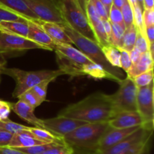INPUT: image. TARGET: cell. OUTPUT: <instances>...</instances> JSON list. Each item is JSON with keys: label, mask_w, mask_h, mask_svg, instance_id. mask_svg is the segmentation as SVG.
Wrapping results in <instances>:
<instances>
[{"label": "cell", "mask_w": 154, "mask_h": 154, "mask_svg": "<svg viewBox=\"0 0 154 154\" xmlns=\"http://www.w3.org/2000/svg\"><path fill=\"white\" fill-rule=\"evenodd\" d=\"M90 2L93 4V7L95 8L96 11L102 20H108V12L107 11L105 5L101 2L100 0H90Z\"/></svg>", "instance_id": "40"}, {"label": "cell", "mask_w": 154, "mask_h": 154, "mask_svg": "<svg viewBox=\"0 0 154 154\" xmlns=\"http://www.w3.org/2000/svg\"><path fill=\"white\" fill-rule=\"evenodd\" d=\"M55 53L57 56V62L59 66V69L62 71L65 75H69L72 78L84 76V72H83L84 66H80L75 64V63L69 60L59 52L55 51Z\"/></svg>", "instance_id": "22"}, {"label": "cell", "mask_w": 154, "mask_h": 154, "mask_svg": "<svg viewBox=\"0 0 154 154\" xmlns=\"http://www.w3.org/2000/svg\"><path fill=\"white\" fill-rule=\"evenodd\" d=\"M108 127V122L87 123L65 135L63 141L73 149L74 152L93 153L97 151L98 143Z\"/></svg>", "instance_id": "2"}, {"label": "cell", "mask_w": 154, "mask_h": 154, "mask_svg": "<svg viewBox=\"0 0 154 154\" xmlns=\"http://www.w3.org/2000/svg\"><path fill=\"white\" fill-rule=\"evenodd\" d=\"M24 19L25 18L17 14L14 12L0 5V22H2V21H19Z\"/></svg>", "instance_id": "36"}, {"label": "cell", "mask_w": 154, "mask_h": 154, "mask_svg": "<svg viewBox=\"0 0 154 154\" xmlns=\"http://www.w3.org/2000/svg\"><path fill=\"white\" fill-rule=\"evenodd\" d=\"M137 87H146L153 81V69L141 74L133 79Z\"/></svg>", "instance_id": "34"}, {"label": "cell", "mask_w": 154, "mask_h": 154, "mask_svg": "<svg viewBox=\"0 0 154 154\" xmlns=\"http://www.w3.org/2000/svg\"><path fill=\"white\" fill-rule=\"evenodd\" d=\"M43 154H74V150L66 144H59L48 149Z\"/></svg>", "instance_id": "38"}, {"label": "cell", "mask_w": 154, "mask_h": 154, "mask_svg": "<svg viewBox=\"0 0 154 154\" xmlns=\"http://www.w3.org/2000/svg\"><path fill=\"white\" fill-rule=\"evenodd\" d=\"M45 50L26 38L0 32V55L8 57L20 56L29 50Z\"/></svg>", "instance_id": "7"}, {"label": "cell", "mask_w": 154, "mask_h": 154, "mask_svg": "<svg viewBox=\"0 0 154 154\" xmlns=\"http://www.w3.org/2000/svg\"><path fill=\"white\" fill-rule=\"evenodd\" d=\"M101 49L108 63L113 67L120 69V52L119 48L108 45L102 47Z\"/></svg>", "instance_id": "25"}, {"label": "cell", "mask_w": 154, "mask_h": 154, "mask_svg": "<svg viewBox=\"0 0 154 154\" xmlns=\"http://www.w3.org/2000/svg\"><path fill=\"white\" fill-rule=\"evenodd\" d=\"M119 50L120 52V69H123L126 73L132 67V63L131 61L129 52L121 48H119Z\"/></svg>", "instance_id": "39"}, {"label": "cell", "mask_w": 154, "mask_h": 154, "mask_svg": "<svg viewBox=\"0 0 154 154\" xmlns=\"http://www.w3.org/2000/svg\"><path fill=\"white\" fill-rule=\"evenodd\" d=\"M153 0H143V8L144 10H150L153 9Z\"/></svg>", "instance_id": "48"}, {"label": "cell", "mask_w": 154, "mask_h": 154, "mask_svg": "<svg viewBox=\"0 0 154 154\" xmlns=\"http://www.w3.org/2000/svg\"><path fill=\"white\" fill-rule=\"evenodd\" d=\"M134 14V25L136 27L137 30L145 35V26L143 21V10L138 4L132 8ZM146 36V35H145Z\"/></svg>", "instance_id": "32"}, {"label": "cell", "mask_w": 154, "mask_h": 154, "mask_svg": "<svg viewBox=\"0 0 154 154\" xmlns=\"http://www.w3.org/2000/svg\"><path fill=\"white\" fill-rule=\"evenodd\" d=\"M110 127L126 129L143 126V120L137 111H126L116 114L108 122Z\"/></svg>", "instance_id": "13"}, {"label": "cell", "mask_w": 154, "mask_h": 154, "mask_svg": "<svg viewBox=\"0 0 154 154\" xmlns=\"http://www.w3.org/2000/svg\"><path fill=\"white\" fill-rule=\"evenodd\" d=\"M86 16L88 20L90 28L96 38L97 44L100 46V48L110 45L108 36L104 29L102 18L100 17L95 8L93 7L90 0H89L87 8H86Z\"/></svg>", "instance_id": "12"}, {"label": "cell", "mask_w": 154, "mask_h": 154, "mask_svg": "<svg viewBox=\"0 0 154 154\" xmlns=\"http://www.w3.org/2000/svg\"><path fill=\"white\" fill-rule=\"evenodd\" d=\"M46 144L38 140L29 130H23L14 134L8 147L14 148H24Z\"/></svg>", "instance_id": "19"}, {"label": "cell", "mask_w": 154, "mask_h": 154, "mask_svg": "<svg viewBox=\"0 0 154 154\" xmlns=\"http://www.w3.org/2000/svg\"><path fill=\"white\" fill-rule=\"evenodd\" d=\"M128 2H129V4L131 5V6H132V8H133L134 6L136 5H137L136 0H128Z\"/></svg>", "instance_id": "53"}, {"label": "cell", "mask_w": 154, "mask_h": 154, "mask_svg": "<svg viewBox=\"0 0 154 154\" xmlns=\"http://www.w3.org/2000/svg\"><path fill=\"white\" fill-rule=\"evenodd\" d=\"M143 21L144 26L148 27L154 26V9L143 11Z\"/></svg>", "instance_id": "41"}, {"label": "cell", "mask_w": 154, "mask_h": 154, "mask_svg": "<svg viewBox=\"0 0 154 154\" xmlns=\"http://www.w3.org/2000/svg\"><path fill=\"white\" fill-rule=\"evenodd\" d=\"M11 111V109L10 102H5V103L0 106V120L8 119Z\"/></svg>", "instance_id": "43"}, {"label": "cell", "mask_w": 154, "mask_h": 154, "mask_svg": "<svg viewBox=\"0 0 154 154\" xmlns=\"http://www.w3.org/2000/svg\"><path fill=\"white\" fill-rule=\"evenodd\" d=\"M17 99L20 101H22V102H25L26 104L29 105L33 109H35L37 107H38L39 105H42L44 102L31 90H26V92H24L20 96H18Z\"/></svg>", "instance_id": "28"}, {"label": "cell", "mask_w": 154, "mask_h": 154, "mask_svg": "<svg viewBox=\"0 0 154 154\" xmlns=\"http://www.w3.org/2000/svg\"><path fill=\"white\" fill-rule=\"evenodd\" d=\"M154 83L138 87L136 97L137 112L143 120V127L153 130L154 126Z\"/></svg>", "instance_id": "8"}, {"label": "cell", "mask_w": 154, "mask_h": 154, "mask_svg": "<svg viewBox=\"0 0 154 154\" xmlns=\"http://www.w3.org/2000/svg\"><path fill=\"white\" fill-rule=\"evenodd\" d=\"M126 1V0H113V5H114L117 8L121 9Z\"/></svg>", "instance_id": "51"}, {"label": "cell", "mask_w": 154, "mask_h": 154, "mask_svg": "<svg viewBox=\"0 0 154 154\" xmlns=\"http://www.w3.org/2000/svg\"><path fill=\"white\" fill-rule=\"evenodd\" d=\"M78 2V5L81 8V10L84 11V13L86 14V8H87V3H88L89 0H76Z\"/></svg>", "instance_id": "49"}, {"label": "cell", "mask_w": 154, "mask_h": 154, "mask_svg": "<svg viewBox=\"0 0 154 154\" xmlns=\"http://www.w3.org/2000/svg\"><path fill=\"white\" fill-rule=\"evenodd\" d=\"M59 144H66V143H57V142H53V143H46V144H40V145L32 146V147H24V148H17L20 151L23 152V153L26 154H43L46 150L48 149L51 148V147H54L55 145Z\"/></svg>", "instance_id": "30"}, {"label": "cell", "mask_w": 154, "mask_h": 154, "mask_svg": "<svg viewBox=\"0 0 154 154\" xmlns=\"http://www.w3.org/2000/svg\"><path fill=\"white\" fill-rule=\"evenodd\" d=\"M137 4L140 6V7L142 8V10L144 11V8H143V0H136Z\"/></svg>", "instance_id": "54"}, {"label": "cell", "mask_w": 154, "mask_h": 154, "mask_svg": "<svg viewBox=\"0 0 154 154\" xmlns=\"http://www.w3.org/2000/svg\"><path fill=\"white\" fill-rule=\"evenodd\" d=\"M153 69V57L150 51L141 54L138 63L133 64L131 69L126 72V75L132 79H134L141 74Z\"/></svg>", "instance_id": "20"}, {"label": "cell", "mask_w": 154, "mask_h": 154, "mask_svg": "<svg viewBox=\"0 0 154 154\" xmlns=\"http://www.w3.org/2000/svg\"><path fill=\"white\" fill-rule=\"evenodd\" d=\"M125 30L126 28L118 24L111 23V36L109 41L110 45L117 48H122Z\"/></svg>", "instance_id": "27"}, {"label": "cell", "mask_w": 154, "mask_h": 154, "mask_svg": "<svg viewBox=\"0 0 154 154\" xmlns=\"http://www.w3.org/2000/svg\"><path fill=\"white\" fill-rule=\"evenodd\" d=\"M62 26L66 34L71 38L73 45H76L78 49L87 56L92 62L102 66L105 72L112 77L114 81L119 84L122 80L126 78L124 72H122L121 69L113 67L108 63L100 46L96 42L84 37L66 23Z\"/></svg>", "instance_id": "3"}, {"label": "cell", "mask_w": 154, "mask_h": 154, "mask_svg": "<svg viewBox=\"0 0 154 154\" xmlns=\"http://www.w3.org/2000/svg\"><path fill=\"white\" fill-rule=\"evenodd\" d=\"M45 129L55 135L63 138L66 135L73 132L78 127L88 123L65 117H57L43 120Z\"/></svg>", "instance_id": "10"}, {"label": "cell", "mask_w": 154, "mask_h": 154, "mask_svg": "<svg viewBox=\"0 0 154 154\" xmlns=\"http://www.w3.org/2000/svg\"><path fill=\"white\" fill-rule=\"evenodd\" d=\"M32 11L41 21L63 25L64 19L52 0H24Z\"/></svg>", "instance_id": "9"}, {"label": "cell", "mask_w": 154, "mask_h": 154, "mask_svg": "<svg viewBox=\"0 0 154 154\" xmlns=\"http://www.w3.org/2000/svg\"><path fill=\"white\" fill-rule=\"evenodd\" d=\"M0 5L28 20L35 23H39L41 21L32 11L24 0H0Z\"/></svg>", "instance_id": "17"}, {"label": "cell", "mask_w": 154, "mask_h": 154, "mask_svg": "<svg viewBox=\"0 0 154 154\" xmlns=\"http://www.w3.org/2000/svg\"><path fill=\"white\" fill-rule=\"evenodd\" d=\"M137 38V29L135 26H131L129 28L125 30L124 35L123 38V45L121 49L125 50L127 52H130L134 49L135 41Z\"/></svg>", "instance_id": "26"}, {"label": "cell", "mask_w": 154, "mask_h": 154, "mask_svg": "<svg viewBox=\"0 0 154 154\" xmlns=\"http://www.w3.org/2000/svg\"><path fill=\"white\" fill-rule=\"evenodd\" d=\"M57 116L95 123L108 122L114 117V112L110 95L97 92L68 105Z\"/></svg>", "instance_id": "1"}, {"label": "cell", "mask_w": 154, "mask_h": 154, "mask_svg": "<svg viewBox=\"0 0 154 154\" xmlns=\"http://www.w3.org/2000/svg\"><path fill=\"white\" fill-rule=\"evenodd\" d=\"M129 57H130V59H131V61H132V65L138 63L140 57H141V53L134 48V49L132 50L130 52H129Z\"/></svg>", "instance_id": "46"}, {"label": "cell", "mask_w": 154, "mask_h": 154, "mask_svg": "<svg viewBox=\"0 0 154 154\" xmlns=\"http://www.w3.org/2000/svg\"><path fill=\"white\" fill-rule=\"evenodd\" d=\"M54 80L49 79V80H45V81H42L40 84H37L32 88L30 89L43 102H45L47 97V93H48V87L50 83L53 81Z\"/></svg>", "instance_id": "33"}, {"label": "cell", "mask_w": 154, "mask_h": 154, "mask_svg": "<svg viewBox=\"0 0 154 154\" xmlns=\"http://www.w3.org/2000/svg\"><path fill=\"white\" fill-rule=\"evenodd\" d=\"M5 103V101H2V100H0V106H1L2 105H3V104Z\"/></svg>", "instance_id": "55"}, {"label": "cell", "mask_w": 154, "mask_h": 154, "mask_svg": "<svg viewBox=\"0 0 154 154\" xmlns=\"http://www.w3.org/2000/svg\"><path fill=\"white\" fill-rule=\"evenodd\" d=\"M29 131L39 141L44 143H65L63 138L55 135L45 129L37 127H29Z\"/></svg>", "instance_id": "23"}, {"label": "cell", "mask_w": 154, "mask_h": 154, "mask_svg": "<svg viewBox=\"0 0 154 154\" xmlns=\"http://www.w3.org/2000/svg\"><path fill=\"white\" fill-rule=\"evenodd\" d=\"M0 32L26 38L29 32L28 20L0 22Z\"/></svg>", "instance_id": "21"}, {"label": "cell", "mask_w": 154, "mask_h": 154, "mask_svg": "<svg viewBox=\"0 0 154 154\" xmlns=\"http://www.w3.org/2000/svg\"><path fill=\"white\" fill-rule=\"evenodd\" d=\"M38 24L41 26L42 29L54 40V42L57 43L66 44V45H73L72 40L66 34L62 25L55 23L44 22V21H40Z\"/></svg>", "instance_id": "18"}, {"label": "cell", "mask_w": 154, "mask_h": 154, "mask_svg": "<svg viewBox=\"0 0 154 154\" xmlns=\"http://www.w3.org/2000/svg\"><path fill=\"white\" fill-rule=\"evenodd\" d=\"M121 13L123 15V22H124L125 27L126 29L129 28L131 26L134 24V14H133V9L128 0H126V2L121 8Z\"/></svg>", "instance_id": "31"}, {"label": "cell", "mask_w": 154, "mask_h": 154, "mask_svg": "<svg viewBox=\"0 0 154 154\" xmlns=\"http://www.w3.org/2000/svg\"><path fill=\"white\" fill-rule=\"evenodd\" d=\"M5 62L3 60H1V59H0V75H1L2 69L5 67Z\"/></svg>", "instance_id": "52"}, {"label": "cell", "mask_w": 154, "mask_h": 154, "mask_svg": "<svg viewBox=\"0 0 154 154\" xmlns=\"http://www.w3.org/2000/svg\"><path fill=\"white\" fill-rule=\"evenodd\" d=\"M54 51L59 52L69 60L80 66H84L85 65H89L93 63L81 51L72 47L71 45L55 42Z\"/></svg>", "instance_id": "16"}, {"label": "cell", "mask_w": 154, "mask_h": 154, "mask_svg": "<svg viewBox=\"0 0 154 154\" xmlns=\"http://www.w3.org/2000/svg\"><path fill=\"white\" fill-rule=\"evenodd\" d=\"M101 2L105 5V8H106L107 11L109 13V11L111 7L113 5V0H100Z\"/></svg>", "instance_id": "50"}, {"label": "cell", "mask_w": 154, "mask_h": 154, "mask_svg": "<svg viewBox=\"0 0 154 154\" xmlns=\"http://www.w3.org/2000/svg\"><path fill=\"white\" fill-rule=\"evenodd\" d=\"M0 81H1V78H0Z\"/></svg>", "instance_id": "56"}, {"label": "cell", "mask_w": 154, "mask_h": 154, "mask_svg": "<svg viewBox=\"0 0 154 154\" xmlns=\"http://www.w3.org/2000/svg\"><path fill=\"white\" fill-rule=\"evenodd\" d=\"M108 20H109L111 23L118 24V25L126 28V27H125L124 22H123L121 10L117 8H116L115 6L113 5L111 7V8H110L109 13H108Z\"/></svg>", "instance_id": "35"}, {"label": "cell", "mask_w": 154, "mask_h": 154, "mask_svg": "<svg viewBox=\"0 0 154 154\" xmlns=\"http://www.w3.org/2000/svg\"><path fill=\"white\" fill-rule=\"evenodd\" d=\"M134 48L139 51L141 54H144L149 51V43L147 38L138 30H137V38Z\"/></svg>", "instance_id": "37"}, {"label": "cell", "mask_w": 154, "mask_h": 154, "mask_svg": "<svg viewBox=\"0 0 154 154\" xmlns=\"http://www.w3.org/2000/svg\"><path fill=\"white\" fill-rule=\"evenodd\" d=\"M103 22V26H104V29H105V33H106L107 36H108V41H110L111 36V23L108 20H102ZM110 43V42H109Z\"/></svg>", "instance_id": "47"}, {"label": "cell", "mask_w": 154, "mask_h": 154, "mask_svg": "<svg viewBox=\"0 0 154 154\" xmlns=\"http://www.w3.org/2000/svg\"><path fill=\"white\" fill-rule=\"evenodd\" d=\"M60 10L65 23L84 37L96 42L87 16L76 0H52Z\"/></svg>", "instance_id": "5"}, {"label": "cell", "mask_w": 154, "mask_h": 154, "mask_svg": "<svg viewBox=\"0 0 154 154\" xmlns=\"http://www.w3.org/2000/svg\"><path fill=\"white\" fill-rule=\"evenodd\" d=\"M140 126H135V127L126 128V129H114L109 126L101 137L98 143L97 151H103L121 142L123 140L133 133Z\"/></svg>", "instance_id": "11"}, {"label": "cell", "mask_w": 154, "mask_h": 154, "mask_svg": "<svg viewBox=\"0 0 154 154\" xmlns=\"http://www.w3.org/2000/svg\"><path fill=\"white\" fill-rule=\"evenodd\" d=\"M29 126H24V125L20 124V123H14V122L11 121L9 119L0 120V129L7 131V132H10L12 135L20 132V131L29 130Z\"/></svg>", "instance_id": "29"}, {"label": "cell", "mask_w": 154, "mask_h": 154, "mask_svg": "<svg viewBox=\"0 0 154 154\" xmlns=\"http://www.w3.org/2000/svg\"><path fill=\"white\" fill-rule=\"evenodd\" d=\"M83 72L84 75H87L94 79H108L114 81L112 77L108 75L102 66L96 63H92L89 65L84 66Z\"/></svg>", "instance_id": "24"}, {"label": "cell", "mask_w": 154, "mask_h": 154, "mask_svg": "<svg viewBox=\"0 0 154 154\" xmlns=\"http://www.w3.org/2000/svg\"><path fill=\"white\" fill-rule=\"evenodd\" d=\"M10 106L11 111H13L24 121L33 125L34 127L45 129L43 120L38 118L34 114L35 109L25 102L18 100L16 103H10Z\"/></svg>", "instance_id": "15"}, {"label": "cell", "mask_w": 154, "mask_h": 154, "mask_svg": "<svg viewBox=\"0 0 154 154\" xmlns=\"http://www.w3.org/2000/svg\"><path fill=\"white\" fill-rule=\"evenodd\" d=\"M13 135L7 131L0 129V147H8Z\"/></svg>", "instance_id": "42"}, {"label": "cell", "mask_w": 154, "mask_h": 154, "mask_svg": "<svg viewBox=\"0 0 154 154\" xmlns=\"http://www.w3.org/2000/svg\"><path fill=\"white\" fill-rule=\"evenodd\" d=\"M145 35L147 41H148L149 45L154 44V26L146 27Z\"/></svg>", "instance_id": "45"}, {"label": "cell", "mask_w": 154, "mask_h": 154, "mask_svg": "<svg viewBox=\"0 0 154 154\" xmlns=\"http://www.w3.org/2000/svg\"><path fill=\"white\" fill-rule=\"evenodd\" d=\"M1 74L10 76L16 82L12 96L18 98L22 93L30 90L45 80H55L58 77L65 75L60 69L57 70L24 71L17 68H5L2 69Z\"/></svg>", "instance_id": "4"}, {"label": "cell", "mask_w": 154, "mask_h": 154, "mask_svg": "<svg viewBox=\"0 0 154 154\" xmlns=\"http://www.w3.org/2000/svg\"><path fill=\"white\" fill-rule=\"evenodd\" d=\"M0 154H26L17 148L10 147H0Z\"/></svg>", "instance_id": "44"}, {"label": "cell", "mask_w": 154, "mask_h": 154, "mask_svg": "<svg viewBox=\"0 0 154 154\" xmlns=\"http://www.w3.org/2000/svg\"><path fill=\"white\" fill-rule=\"evenodd\" d=\"M29 32L27 38L31 42L41 45L47 51H54L55 42L42 29L39 23L28 20Z\"/></svg>", "instance_id": "14"}, {"label": "cell", "mask_w": 154, "mask_h": 154, "mask_svg": "<svg viewBox=\"0 0 154 154\" xmlns=\"http://www.w3.org/2000/svg\"><path fill=\"white\" fill-rule=\"evenodd\" d=\"M138 87L133 79L126 76L119 83L117 92L110 95L114 116L126 111H137L136 97Z\"/></svg>", "instance_id": "6"}]
</instances>
